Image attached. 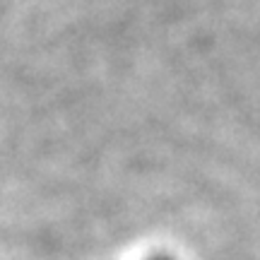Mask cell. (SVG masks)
I'll return each instance as SVG.
<instances>
[{"mask_svg":"<svg viewBox=\"0 0 260 260\" xmlns=\"http://www.w3.org/2000/svg\"><path fill=\"white\" fill-rule=\"evenodd\" d=\"M147 260H174V258H169V255H152V258Z\"/></svg>","mask_w":260,"mask_h":260,"instance_id":"cell-1","label":"cell"}]
</instances>
